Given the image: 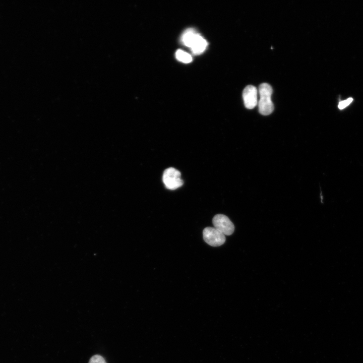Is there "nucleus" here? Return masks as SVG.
I'll list each match as a JSON object with an SVG mask.
<instances>
[{
	"mask_svg": "<svg viewBox=\"0 0 363 363\" xmlns=\"http://www.w3.org/2000/svg\"><path fill=\"white\" fill-rule=\"evenodd\" d=\"M89 363H106L103 357L99 355L93 356L90 359Z\"/></svg>",
	"mask_w": 363,
	"mask_h": 363,
	"instance_id": "nucleus-8",
	"label": "nucleus"
},
{
	"mask_svg": "<svg viewBox=\"0 0 363 363\" xmlns=\"http://www.w3.org/2000/svg\"><path fill=\"white\" fill-rule=\"evenodd\" d=\"M175 57L176 59L184 63H190L192 61V57L187 52L178 49L175 52Z\"/></svg>",
	"mask_w": 363,
	"mask_h": 363,
	"instance_id": "nucleus-7",
	"label": "nucleus"
},
{
	"mask_svg": "<svg viewBox=\"0 0 363 363\" xmlns=\"http://www.w3.org/2000/svg\"><path fill=\"white\" fill-rule=\"evenodd\" d=\"M353 100L352 98H349L346 100L340 102L338 104V108L340 109H343L348 106Z\"/></svg>",
	"mask_w": 363,
	"mask_h": 363,
	"instance_id": "nucleus-9",
	"label": "nucleus"
},
{
	"mask_svg": "<svg viewBox=\"0 0 363 363\" xmlns=\"http://www.w3.org/2000/svg\"><path fill=\"white\" fill-rule=\"evenodd\" d=\"M204 241L212 247L222 245L225 241V235L214 227H207L203 231Z\"/></svg>",
	"mask_w": 363,
	"mask_h": 363,
	"instance_id": "nucleus-4",
	"label": "nucleus"
},
{
	"mask_svg": "<svg viewBox=\"0 0 363 363\" xmlns=\"http://www.w3.org/2000/svg\"><path fill=\"white\" fill-rule=\"evenodd\" d=\"M180 176V172L173 167L166 169L162 176V180L165 187L172 190L180 187L183 185Z\"/></svg>",
	"mask_w": 363,
	"mask_h": 363,
	"instance_id": "nucleus-3",
	"label": "nucleus"
},
{
	"mask_svg": "<svg viewBox=\"0 0 363 363\" xmlns=\"http://www.w3.org/2000/svg\"><path fill=\"white\" fill-rule=\"evenodd\" d=\"M214 227L224 235H230L234 230V226L229 218L225 215L219 214L212 219Z\"/></svg>",
	"mask_w": 363,
	"mask_h": 363,
	"instance_id": "nucleus-5",
	"label": "nucleus"
},
{
	"mask_svg": "<svg viewBox=\"0 0 363 363\" xmlns=\"http://www.w3.org/2000/svg\"><path fill=\"white\" fill-rule=\"evenodd\" d=\"M260 99L258 102L259 111L263 115L271 114L274 110L273 103L271 100L272 88L268 83H262L259 87Z\"/></svg>",
	"mask_w": 363,
	"mask_h": 363,
	"instance_id": "nucleus-2",
	"label": "nucleus"
},
{
	"mask_svg": "<svg viewBox=\"0 0 363 363\" xmlns=\"http://www.w3.org/2000/svg\"><path fill=\"white\" fill-rule=\"evenodd\" d=\"M180 40L182 44L190 48L195 55L203 52L208 45L206 39L193 28L186 30L182 35Z\"/></svg>",
	"mask_w": 363,
	"mask_h": 363,
	"instance_id": "nucleus-1",
	"label": "nucleus"
},
{
	"mask_svg": "<svg viewBox=\"0 0 363 363\" xmlns=\"http://www.w3.org/2000/svg\"><path fill=\"white\" fill-rule=\"evenodd\" d=\"M243 98L247 108H254L258 104L257 88L251 85L246 86L243 92Z\"/></svg>",
	"mask_w": 363,
	"mask_h": 363,
	"instance_id": "nucleus-6",
	"label": "nucleus"
}]
</instances>
